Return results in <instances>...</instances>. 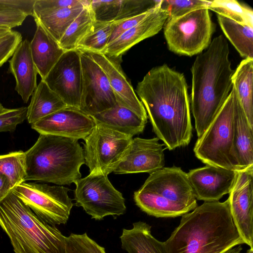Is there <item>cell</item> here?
Segmentation results:
<instances>
[{"mask_svg": "<svg viewBox=\"0 0 253 253\" xmlns=\"http://www.w3.org/2000/svg\"><path fill=\"white\" fill-rule=\"evenodd\" d=\"M95 126L93 118L80 109L67 106L31 125L40 134L84 139Z\"/></svg>", "mask_w": 253, "mask_h": 253, "instance_id": "cell-15", "label": "cell"}, {"mask_svg": "<svg viewBox=\"0 0 253 253\" xmlns=\"http://www.w3.org/2000/svg\"><path fill=\"white\" fill-rule=\"evenodd\" d=\"M9 72L14 76L15 90L27 103L37 86L38 74L34 63L30 49V42L22 41L9 60Z\"/></svg>", "mask_w": 253, "mask_h": 253, "instance_id": "cell-20", "label": "cell"}, {"mask_svg": "<svg viewBox=\"0 0 253 253\" xmlns=\"http://www.w3.org/2000/svg\"><path fill=\"white\" fill-rule=\"evenodd\" d=\"M187 174L196 199L214 202L229 194L238 171L206 165L190 170Z\"/></svg>", "mask_w": 253, "mask_h": 253, "instance_id": "cell-16", "label": "cell"}, {"mask_svg": "<svg viewBox=\"0 0 253 253\" xmlns=\"http://www.w3.org/2000/svg\"><path fill=\"white\" fill-rule=\"evenodd\" d=\"M208 8L239 24L253 27V11L235 0H211Z\"/></svg>", "mask_w": 253, "mask_h": 253, "instance_id": "cell-31", "label": "cell"}, {"mask_svg": "<svg viewBox=\"0 0 253 253\" xmlns=\"http://www.w3.org/2000/svg\"><path fill=\"white\" fill-rule=\"evenodd\" d=\"M242 250L243 248L240 245L229 249L224 253H241Z\"/></svg>", "mask_w": 253, "mask_h": 253, "instance_id": "cell-44", "label": "cell"}, {"mask_svg": "<svg viewBox=\"0 0 253 253\" xmlns=\"http://www.w3.org/2000/svg\"><path fill=\"white\" fill-rule=\"evenodd\" d=\"M181 216L164 242L167 253H224L244 244L233 223L228 199L204 202Z\"/></svg>", "mask_w": 253, "mask_h": 253, "instance_id": "cell-2", "label": "cell"}, {"mask_svg": "<svg viewBox=\"0 0 253 253\" xmlns=\"http://www.w3.org/2000/svg\"><path fill=\"white\" fill-rule=\"evenodd\" d=\"M34 213L51 225L66 223L73 206L69 188L24 182L12 190Z\"/></svg>", "mask_w": 253, "mask_h": 253, "instance_id": "cell-10", "label": "cell"}, {"mask_svg": "<svg viewBox=\"0 0 253 253\" xmlns=\"http://www.w3.org/2000/svg\"><path fill=\"white\" fill-rule=\"evenodd\" d=\"M36 30L30 42L34 63L43 80L65 51L38 21Z\"/></svg>", "mask_w": 253, "mask_h": 253, "instance_id": "cell-21", "label": "cell"}, {"mask_svg": "<svg viewBox=\"0 0 253 253\" xmlns=\"http://www.w3.org/2000/svg\"><path fill=\"white\" fill-rule=\"evenodd\" d=\"M25 154V181L62 186L75 183L81 178L80 168L85 160L84 149L77 139L40 134Z\"/></svg>", "mask_w": 253, "mask_h": 253, "instance_id": "cell-5", "label": "cell"}, {"mask_svg": "<svg viewBox=\"0 0 253 253\" xmlns=\"http://www.w3.org/2000/svg\"><path fill=\"white\" fill-rule=\"evenodd\" d=\"M253 166L238 171L227 199L230 213L237 231L244 242L253 249Z\"/></svg>", "mask_w": 253, "mask_h": 253, "instance_id": "cell-14", "label": "cell"}, {"mask_svg": "<svg viewBox=\"0 0 253 253\" xmlns=\"http://www.w3.org/2000/svg\"><path fill=\"white\" fill-rule=\"evenodd\" d=\"M13 188L6 177L0 174V201L2 200Z\"/></svg>", "mask_w": 253, "mask_h": 253, "instance_id": "cell-42", "label": "cell"}, {"mask_svg": "<svg viewBox=\"0 0 253 253\" xmlns=\"http://www.w3.org/2000/svg\"><path fill=\"white\" fill-rule=\"evenodd\" d=\"M66 253H106L105 249L90 238L86 233H71L65 238Z\"/></svg>", "mask_w": 253, "mask_h": 253, "instance_id": "cell-34", "label": "cell"}, {"mask_svg": "<svg viewBox=\"0 0 253 253\" xmlns=\"http://www.w3.org/2000/svg\"><path fill=\"white\" fill-rule=\"evenodd\" d=\"M163 28L169 50L189 56L199 54L208 47L214 30L208 8L168 17Z\"/></svg>", "mask_w": 253, "mask_h": 253, "instance_id": "cell-8", "label": "cell"}, {"mask_svg": "<svg viewBox=\"0 0 253 253\" xmlns=\"http://www.w3.org/2000/svg\"><path fill=\"white\" fill-rule=\"evenodd\" d=\"M234 152L240 170L253 166V128L250 126L238 96L234 114Z\"/></svg>", "mask_w": 253, "mask_h": 253, "instance_id": "cell-23", "label": "cell"}, {"mask_svg": "<svg viewBox=\"0 0 253 253\" xmlns=\"http://www.w3.org/2000/svg\"><path fill=\"white\" fill-rule=\"evenodd\" d=\"M80 50L83 82L79 109L92 117L113 107L117 98L103 70L86 51Z\"/></svg>", "mask_w": 253, "mask_h": 253, "instance_id": "cell-12", "label": "cell"}, {"mask_svg": "<svg viewBox=\"0 0 253 253\" xmlns=\"http://www.w3.org/2000/svg\"><path fill=\"white\" fill-rule=\"evenodd\" d=\"M187 87L184 75L164 64L151 69L135 89L157 137L169 150L188 145L192 137Z\"/></svg>", "mask_w": 253, "mask_h": 253, "instance_id": "cell-1", "label": "cell"}, {"mask_svg": "<svg viewBox=\"0 0 253 253\" xmlns=\"http://www.w3.org/2000/svg\"><path fill=\"white\" fill-rule=\"evenodd\" d=\"M0 174L7 178L13 189L16 185L25 182V152L18 151L0 155Z\"/></svg>", "mask_w": 253, "mask_h": 253, "instance_id": "cell-32", "label": "cell"}, {"mask_svg": "<svg viewBox=\"0 0 253 253\" xmlns=\"http://www.w3.org/2000/svg\"><path fill=\"white\" fill-rule=\"evenodd\" d=\"M164 146L158 137L133 138L128 153L113 172L150 174L162 169L165 162Z\"/></svg>", "mask_w": 253, "mask_h": 253, "instance_id": "cell-17", "label": "cell"}, {"mask_svg": "<svg viewBox=\"0 0 253 253\" xmlns=\"http://www.w3.org/2000/svg\"><path fill=\"white\" fill-rule=\"evenodd\" d=\"M81 51H66L43 80L67 106L79 108L82 91Z\"/></svg>", "mask_w": 253, "mask_h": 253, "instance_id": "cell-13", "label": "cell"}, {"mask_svg": "<svg viewBox=\"0 0 253 253\" xmlns=\"http://www.w3.org/2000/svg\"><path fill=\"white\" fill-rule=\"evenodd\" d=\"M87 0H36L33 9L34 19L53 13L61 9L84 4Z\"/></svg>", "mask_w": 253, "mask_h": 253, "instance_id": "cell-36", "label": "cell"}, {"mask_svg": "<svg viewBox=\"0 0 253 253\" xmlns=\"http://www.w3.org/2000/svg\"><path fill=\"white\" fill-rule=\"evenodd\" d=\"M229 55L228 42L220 35L196 57L192 65L191 108L198 138L214 120L232 87L234 70Z\"/></svg>", "mask_w": 253, "mask_h": 253, "instance_id": "cell-3", "label": "cell"}, {"mask_svg": "<svg viewBox=\"0 0 253 253\" xmlns=\"http://www.w3.org/2000/svg\"><path fill=\"white\" fill-rule=\"evenodd\" d=\"M238 98L233 85L218 114L194 147L196 157L206 165L240 171L234 152V114Z\"/></svg>", "mask_w": 253, "mask_h": 253, "instance_id": "cell-7", "label": "cell"}, {"mask_svg": "<svg viewBox=\"0 0 253 253\" xmlns=\"http://www.w3.org/2000/svg\"><path fill=\"white\" fill-rule=\"evenodd\" d=\"M22 40L21 34L13 30L0 39V67L11 57Z\"/></svg>", "mask_w": 253, "mask_h": 253, "instance_id": "cell-41", "label": "cell"}, {"mask_svg": "<svg viewBox=\"0 0 253 253\" xmlns=\"http://www.w3.org/2000/svg\"><path fill=\"white\" fill-rule=\"evenodd\" d=\"M217 20L224 35L240 55L253 59V27L219 15Z\"/></svg>", "mask_w": 253, "mask_h": 253, "instance_id": "cell-27", "label": "cell"}, {"mask_svg": "<svg viewBox=\"0 0 253 253\" xmlns=\"http://www.w3.org/2000/svg\"><path fill=\"white\" fill-rule=\"evenodd\" d=\"M90 1V0H87L84 4L61 9L47 16L34 19L35 21H39L59 42L69 26Z\"/></svg>", "mask_w": 253, "mask_h": 253, "instance_id": "cell-29", "label": "cell"}, {"mask_svg": "<svg viewBox=\"0 0 253 253\" xmlns=\"http://www.w3.org/2000/svg\"><path fill=\"white\" fill-rule=\"evenodd\" d=\"M210 1L204 0H162L160 6L168 12L169 17L174 18L193 10L208 8Z\"/></svg>", "mask_w": 253, "mask_h": 253, "instance_id": "cell-35", "label": "cell"}, {"mask_svg": "<svg viewBox=\"0 0 253 253\" xmlns=\"http://www.w3.org/2000/svg\"><path fill=\"white\" fill-rule=\"evenodd\" d=\"M160 2L161 0H122L120 12L115 21L143 13L155 7Z\"/></svg>", "mask_w": 253, "mask_h": 253, "instance_id": "cell-38", "label": "cell"}, {"mask_svg": "<svg viewBox=\"0 0 253 253\" xmlns=\"http://www.w3.org/2000/svg\"><path fill=\"white\" fill-rule=\"evenodd\" d=\"M246 253H253V249L250 248L247 251Z\"/></svg>", "mask_w": 253, "mask_h": 253, "instance_id": "cell-45", "label": "cell"}, {"mask_svg": "<svg viewBox=\"0 0 253 253\" xmlns=\"http://www.w3.org/2000/svg\"><path fill=\"white\" fill-rule=\"evenodd\" d=\"M36 0H0V26L10 29L20 26L33 15Z\"/></svg>", "mask_w": 253, "mask_h": 253, "instance_id": "cell-30", "label": "cell"}, {"mask_svg": "<svg viewBox=\"0 0 253 253\" xmlns=\"http://www.w3.org/2000/svg\"><path fill=\"white\" fill-rule=\"evenodd\" d=\"M12 29L4 26H0V39L11 32Z\"/></svg>", "mask_w": 253, "mask_h": 253, "instance_id": "cell-43", "label": "cell"}, {"mask_svg": "<svg viewBox=\"0 0 253 253\" xmlns=\"http://www.w3.org/2000/svg\"><path fill=\"white\" fill-rule=\"evenodd\" d=\"M112 23L95 21L87 34L78 43L77 49L102 53L108 44L112 32Z\"/></svg>", "mask_w": 253, "mask_h": 253, "instance_id": "cell-33", "label": "cell"}, {"mask_svg": "<svg viewBox=\"0 0 253 253\" xmlns=\"http://www.w3.org/2000/svg\"><path fill=\"white\" fill-rule=\"evenodd\" d=\"M0 226L15 253H66V237L37 216L12 190L0 201Z\"/></svg>", "mask_w": 253, "mask_h": 253, "instance_id": "cell-4", "label": "cell"}, {"mask_svg": "<svg viewBox=\"0 0 253 253\" xmlns=\"http://www.w3.org/2000/svg\"><path fill=\"white\" fill-rule=\"evenodd\" d=\"M27 107L14 109L5 108L0 112V132L15 130L17 126L22 123L27 118Z\"/></svg>", "mask_w": 253, "mask_h": 253, "instance_id": "cell-39", "label": "cell"}, {"mask_svg": "<svg viewBox=\"0 0 253 253\" xmlns=\"http://www.w3.org/2000/svg\"><path fill=\"white\" fill-rule=\"evenodd\" d=\"M67 106L60 97L41 80L32 95L27 107L26 119L32 125Z\"/></svg>", "mask_w": 253, "mask_h": 253, "instance_id": "cell-25", "label": "cell"}, {"mask_svg": "<svg viewBox=\"0 0 253 253\" xmlns=\"http://www.w3.org/2000/svg\"><path fill=\"white\" fill-rule=\"evenodd\" d=\"M160 3L138 24L108 44L101 53L111 57H121L135 44L158 34L163 28L169 15L168 12L160 7Z\"/></svg>", "mask_w": 253, "mask_h": 253, "instance_id": "cell-19", "label": "cell"}, {"mask_svg": "<svg viewBox=\"0 0 253 253\" xmlns=\"http://www.w3.org/2000/svg\"><path fill=\"white\" fill-rule=\"evenodd\" d=\"M75 184L76 205L82 207L92 218L101 220L108 215L119 216L126 212L125 198L108 175L89 173Z\"/></svg>", "mask_w": 253, "mask_h": 253, "instance_id": "cell-11", "label": "cell"}, {"mask_svg": "<svg viewBox=\"0 0 253 253\" xmlns=\"http://www.w3.org/2000/svg\"><path fill=\"white\" fill-rule=\"evenodd\" d=\"M91 0L67 28L59 42L65 51L76 49L80 42L87 34L95 21L91 8Z\"/></svg>", "mask_w": 253, "mask_h": 253, "instance_id": "cell-28", "label": "cell"}, {"mask_svg": "<svg viewBox=\"0 0 253 253\" xmlns=\"http://www.w3.org/2000/svg\"><path fill=\"white\" fill-rule=\"evenodd\" d=\"M91 117L95 123L132 137L143 131L147 122L117 102L113 107Z\"/></svg>", "mask_w": 253, "mask_h": 253, "instance_id": "cell-22", "label": "cell"}, {"mask_svg": "<svg viewBox=\"0 0 253 253\" xmlns=\"http://www.w3.org/2000/svg\"><path fill=\"white\" fill-rule=\"evenodd\" d=\"M121 247L128 253H167L165 242L151 234V226L143 221L133 223L131 229H123Z\"/></svg>", "mask_w": 253, "mask_h": 253, "instance_id": "cell-24", "label": "cell"}, {"mask_svg": "<svg viewBox=\"0 0 253 253\" xmlns=\"http://www.w3.org/2000/svg\"><path fill=\"white\" fill-rule=\"evenodd\" d=\"M133 138L95 123L84 139L85 164L89 173L108 175L126 156Z\"/></svg>", "mask_w": 253, "mask_h": 253, "instance_id": "cell-9", "label": "cell"}, {"mask_svg": "<svg viewBox=\"0 0 253 253\" xmlns=\"http://www.w3.org/2000/svg\"><path fill=\"white\" fill-rule=\"evenodd\" d=\"M253 59L245 58L234 70L232 83L248 121L253 128Z\"/></svg>", "mask_w": 253, "mask_h": 253, "instance_id": "cell-26", "label": "cell"}, {"mask_svg": "<svg viewBox=\"0 0 253 253\" xmlns=\"http://www.w3.org/2000/svg\"><path fill=\"white\" fill-rule=\"evenodd\" d=\"M157 6L137 15L113 22L112 23L111 34L108 44L113 42L125 32L138 24L148 16Z\"/></svg>", "mask_w": 253, "mask_h": 253, "instance_id": "cell-40", "label": "cell"}, {"mask_svg": "<svg viewBox=\"0 0 253 253\" xmlns=\"http://www.w3.org/2000/svg\"><path fill=\"white\" fill-rule=\"evenodd\" d=\"M133 199L142 211L156 217L182 216L198 206L187 173L175 166L150 173Z\"/></svg>", "mask_w": 253, "mask_h": 253, "instance_id": "cell-6", "label": "cell"}, {"mask_svg": "<svg viewBox=\"0 0 253 253\" xmlns=\"http://www.w3.org/2000/svg\"><path fill=\"white\" fill-rule=\"evenodd\" d=\"M86 52L106 75L117 102L147 121L146 110L122 69L121 57L114 58L101 53Z\"/></svg>", "mask_w": 253, "mask_h": 253, "instance_id": "cell-18", "label": "cell"}, {"mask_svg": "<svg viewBox=\"0 0 253 253\" xmlns=\"http://www.w3.org/2000/svg\"><path fill=\"white\" fill-rule=\"evenodd\" d=\"M122 0H91V8L95 21L110 23L117 19L120 10Z\"/></svg>", "mask_w": 253, "mask_h": 253, "instance_id": "cell-37", "label": "cell"}]
</instances>
